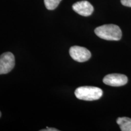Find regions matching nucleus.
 I'll return each instance as SVG.
<instances>
[{
	"instance_id": "10",
	"label": "nucleus",
	"mask_w": 131,
	"mask_h": 131,
	"mask_svg": "<svg viewBox=\"0 0 131 131\" xmlns=\"http://www.w3.org/2000/svg\"><path fill=\"white\" fill-rule=\"evenodd\" d=\"M40 130L41 131H58L59 130L55 128H52V127H47V128L46 129H41V130Z\"/></svg>"
},
{
	"instance_id": "5",
	"label": "nucleus",
	"mask_w": 131,
	"mask_h": 131,
	"mask_svg": "<svg viewBox=\"0 0 131 131\" xmlns=\"http://www.w3.org/2000/svg\"><path fill=\"white\" fill-rule=\"evenodd\" d=\"M103 83L111 86L118 87L125 85L128 79L126 75L119 73H112L105 76L103 78Z\"/></svg>"
},
{
	"instance_id": "3",
	"label": "nucleus",
	"mask_w": 131,
	"mask_h": 131,
	"mask_svg": "<svg viewBox=\"0 0 131 131\" xmlns=\"http://www.w3.org/2000/svg\"><path fill=\"white\" fill-rule=\"evenodd\" d=\"M15 60L14 54L7 52L0 56V75L6 74L14 69Z\"/></svg>"
},
{
	"instance_id": "2",
	"label": "nucleus",
	"mask_w": 131,
	"mask_h": 131,
	"mask_svg": "<svg viewBox=\"0 0 131 131\" xmlns=\"http://www.w3.org/2000/svg\"><path fill=\"white\" fill-rule=\"evenodd\" d=\"M75 95L78 99L81 100H97L102 96L103 91L97 87L81 86L75 90Z\"/></svg>"
},
{
	"instance_id": "4",
	"label": "nucleus",
	"mask_w": 131,
	"mask_h": 131,
	"mask_svg": "<svg viewBox=\"0 0 131 131\" xmlns=\"http://www.w3.org/2000/svg\"><path fill=\"white\" fill-rule=\"evenodd\" d=\"M70 55L75 61L83 63L89 60L91 57V53L84 47L74 46L69 49Z\"/></svg>"
},
{
	"instance_id": "7",
	"label": "nucleus",
	"mask_w": 131,
	"mask_h": 131,
	"mask_svg": "<svg viewBox=\"0 0 131 131\" xmlns=\"http://www.w3.org/2000/svg\"><path fill=\"white\" fill-rule=\"evenodd\" d=\"M117 123L122 131H131V118L128 117H119Z\"/></svg>"
},
{
	"instance_id": "9",
	"label": "nucleus",
	"mask_w": 131,
	"mask_h": 131,
	"mask_svg": "<svg viewBox=\"0 0 131 131\" xmlns=\"http://www.w3.org/2000/svg\"><path fill=\"white\" fill-rule=\"evenodd\" d=\"M121 3L124 6L131 7V0H121Z\"/></svg>"
},
{
	"instance_id": "6",
	"label": "nucleus",
	"mask_w": 131,
	"mask_h": 131,
	"mask_svg": "<svg viewBox=\"0 0 131 131\" xmlns=\"http://www.w3.org/2000/svg\"><path fill=\"white\" fill-rule=\"evenodd\" d=\"M72 9L75 12L83 16H89L94 12V7L88 1H81L73 4Z\"/></svg>"
},
{
	"instance_id": "8",
	"label": "nucleus",
	"mask_w": 131,
	"mask_h": 131,
	"mask_svg": "<svg viewBox=\"0 0 131 131\" xmlns=\"http://www.w3.org/2000/svg\"><path fill=\"white\" fill-rule=\"evenodd\" d=\"M61 1V0H44L46 7L50 10L56 9Z\"/></svg>"
},
{
	"instance_id": "1",
	"label": "nucleus",
	"mask_w": 131,
	"mask_h": 131,
	"mask_svg": "<svg viewBox=\"0 0 131 131\" xmlns=\"http://www.w3.org/2000/svg\"><path fill=\"white\" fill-rule=\"evenodd\" d=\"M95 34L101 39L108 41H118L122 37V30L115 24H105L96 27Z\"/></svg>"
},
{
	"instance_id": "11",
	"label": "nucleus",
	"mask_w": 131,
	"mask_h": 131,
	"mask_svg": "<svg viewBox=\"0 0 131 131\" xmlns=\"http://www.w3.org/2000/svg\"><path fill=\"white\" fill-rule=\"evenodd\" d=\"M1 112H0V117H1Z\"/></svg>"
}]
</instances>
